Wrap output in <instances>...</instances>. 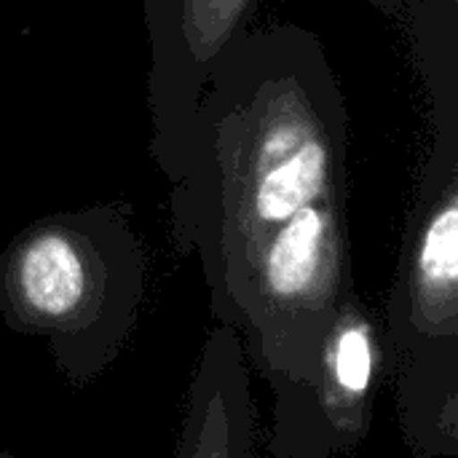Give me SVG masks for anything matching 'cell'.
Wrapping results in <instances>:
<instances>
[{"instance_id": "obj_7", "label": "cell", "mask_w": 458, "mask_h": 458, "mask_svg": "<svg viewBox=\"0 0 458 458\" xmlns=\"http://www.w3.org/2000/svg\"><path fill=\"white\" fill-rule=\"evenodd\" d=\"M268 386L274 392V419L266 458H352L335 445L306 386L293 381H268Z\"/></svg>"}, {"instance_id": "obj_1", "label": "cell", "mask_w": 458, "mask_h": 458, "mask_svg": "<svg viewBox=\"0 0 458 458\" xmlns=\"http://www.w3.org/2000/svg\"><path fill=\"white\" fill-rule=\"evenodd\" d=\"M344 161L333 81L309 64L266 70L217 123V199L193 236L209 293L295 212L344 193Z\"/></svg>"}, {"instance_id": "obj_5", "label": "cell", "mask_w": 458, "mask_h": 458, "mask_svg": "<svg viewBox=\"0 0 458 458\" xmlns=\"http://www.w3.org/2000/svg\"><path fill=\"white\" fill-rule=\"evenodd\" d=\"M172 458H266L242 335L217 325L196 360Z\"/></svg>"}, {"instance_id": "obj_2", "label": "cell", "mask_w": 458, "mask_h": 458, "mask_svg": "<svg viewBox=\"0 0 458 458\" xmlns=\"http://www.w3.org/2000/svg\"><path fill=\"white\" fill-rule=\"evenodd\" d=\"M145 293V247L118 207L46 215L0 255L5 327L40 338L72 386L97 381L121 357Z\"/></svg>"}, {"instance_id": "obj_6", "label": "cell", "mask_w": 458, "mask_h": 458, "mask_svg": "<svg viewBox=\"0 0 458 458\" xmlns=\"http://www.w3.org/2000/svg\"><path fill=\"white\" fill-rule=\"evenodd\" d=\"M386 373L384 327L352 290L322 338L314 378L306 386L335 445L349 456L368 440Z\"/></svg>"}, {"instance_id": "obj_4", "label": "cell", "mask_w": 458, "mask_h": 458, "mask_svg": "<svg viewBox=\"0 0 458 458\" xmlns=\"http://www.w3.org/2000/svg\"><path fill=\"white\" fill-rule=\"evenodd\" d=\"M352 290L344 193H335L252 247L212 290V314L242 335L266 381L309 386L322 338Z\"/></svg>"}, {"instance_id": "obj_3", "label": "cell", "mask_w": 458, "mask_h": 458, "mask_svg": "<svg viewBox=\"0 0 458 458\" xmlns=\"http://www.w3.org/2000/svg\"><path fill=\"white\" fill-rule=\"evenodd\" d=\"M397 421L416 458L458 456V166L421 188L386 306Z\"/></svg>"}, {"instance_id": "obj_8", "label": "cell", "mask_w": 458, "mask_h": 458, "mask_svg": "<svg viewBox=\"0 0 458 458\" xmlns=\"http://www.w3.org/2000/svg\"><path fill=\"white\" fill-rule=\"evenodd\" d=\"M252 0H180V32L193 64H212L233 40Z\"/></svg>"}, {"instance_id": "obj_9", "label": "cell", "mask_w": 458, "mask_h": 458, "mask_svg": "<svg viewBox=\"0 0 458 458\" xmlns=\"http://www.w3.org/2000/svg\"><path fill=\"white\" fill-rule=\"evenodd\" d=\"M0 458H19V456H13V454H5V451H0Z\"/></svg>"}]
</instances>
